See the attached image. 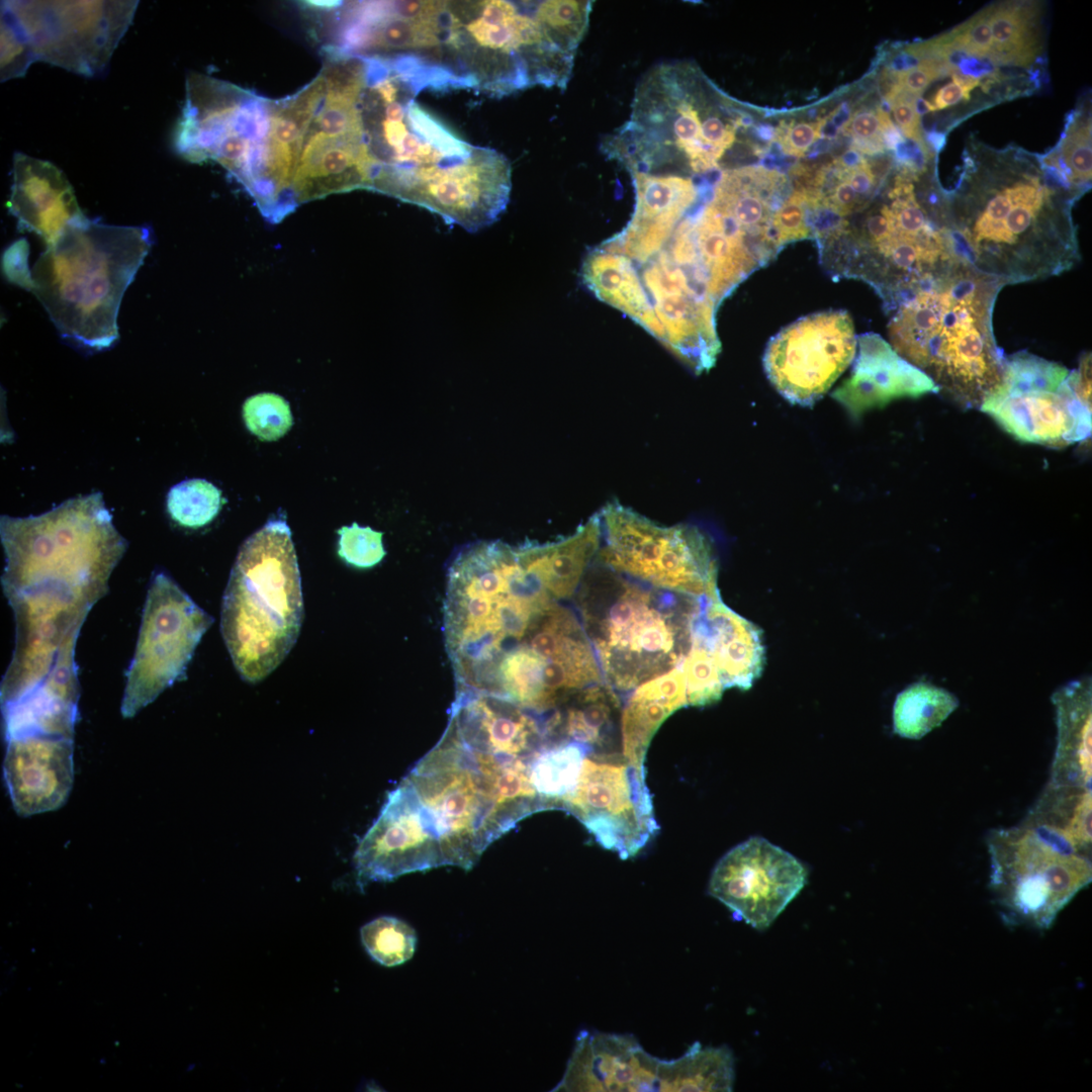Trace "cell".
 <instances>
[{
	"label": "cell",
	"instance_id": "10",
	"mask_svg": "<svg viewBox=\"0 0 1092 1092\" xmlns=\"http://www.w3.org/2000/svg\"><path fill=\"white\" fill-rule=\"evenodd\" d=\"M604 681L574 609L554 600L462 690L545 717L575 691Z\"/></svg>",
	"mask_w": 1092,
	"mask_h": 1092
},
{
	"label": "cell",
	"instance_id": "35",
	"mask_svg": "<svg viewBox=\"0 0 1092 1092\" xmlns=\"http://www.w3.org/2000/svg\"><path fill=\"white\" fill-rule=\"evenodd\" d=\"M580 274L583 285L595 296L628 315L662 343L663 329L631 259L602 245L585 256Z\"/></svg>",
	"mask_w": 1092,
	"mask_h": 1092
},
{
	"label": "cell",
	"instance_id": "48",
	"mask_svg": "<svg viewBox=\"0 0 1092 1092\" xmlns=\"http://www.w3.org/2000/svg\"><path fill=\"white\" fill-rule=\"evenodd\" d=\"M772 231L777 245L782 250L795 241L811 238L808 206L805 191L796 187L772 216Z\"/></svg>",
	"mask_w": 1092,
	"mask_h": 1092
},
{
	"label": "cell",
	"instance_id": "33",
	"mask_svg": "<svg viewBox=\"0 0 1092 1092\" xmlns=\"http://www.w3.org/2000/svg\"><path fill=\"white\" fill-rule=\"evenodd\" d=\"M1057 747L1050 784L1091 790V679L1074 680L1052 697Z\"/></svg>",
	"mask_w": 1092,
	"mask_h": 1092
},
{
	"label": "cell",
	"instance_id": "45",
	"mask_svg": "<svg viewBox=\"0 0 1092 1092\" xmlns=\"http://www.w3.org/2000/svg\"><path fill=\"white\" fill-rule=\"evenodd\" d=\"M1 81L22 77L35 62L31 46L13 12L1 2Z\"/></svg>",
	"mask_w": 1092,
	"mask_h": 1092
},
{
	"label": "cell",
	"instance_id": "8",
	"mask_svg": "<svg viewBox=\"0 0 1092 1092\" xmlns=\"http://www.w3.org/2000/svg\"><path fill=\"white\" fill-rule=\"evenodd\" d=\"M3 589L61 582L103 598L127 548L101 492L65 500L38 516L0 519Z\"/></svg>",
	"mask_w": 1092,
	"mask_h": 1092
},
{
	"label": "cell",
	"instance_id": "47",
	"mask_svg": "<svg viewBox=\"0 0 1092 1092\" xmlns=\"http://www.w3.org/2000/svg\"><path fill=\"white\" fill-rule=\"evenodd\" d=\"M992 47L989 10L979 12L935 43L941 56L953 52L965 53L979 59H990Z\"/></svg>",
	"mask_w": 1092,
	"mask_h": 1092
},
{
	"label": "cell",
	"instance_id": "24",
	"mask_svg": "<svg viewBox=\"0 0 1092 1092\" xmlns=\"http://www.w3.org/2000/svg\"><path fill=\"white\" fill-rule=\"evenodd\" d=\"M5 783L22 817L62 807L73 787V739L27 736L6 740Z\"/></svg>",
	"mask_w": 1092,
	"mask_h": 1092
},
{
	"label": "cell",
	"instance_id": "12",
	"mask_svg": "<svg viewBox=\"0 0 1092 1092\" xmlns=\"http://www.w3.org/2000/svg\"><path fill=\"white\" fill-rule=\"evenodd\" d=\"M990 883L1006 924L1049 928L1092 879L1091 855L1021 823L987 836Z\"/></svg>",
	"mask_w": 1092,
	"mask_h": 1092
},
{
	"label": "cell",
	"instance_id": "3",
	"mask_svg": "<svg viewBox=\"0 0 1092 1092\" xmlns=\"http://www.w3.org/2000/svg\"><path fill=\"white\" fill-rule=\"evenodd\" d=\"M718 593L653 587L595 559L573 601L603 679L620 695L682 663L696 620L706 600Z\"/></svg>",
	"mask_w": 1092,
	"mask_h": 1092
},
{
	"label": "cell",
	"instance_id": "32",
	"mask_svg": "<svg viewBox=\"0 0 1092 1092\" xmlns=\"http://www.w3.org/2000/svg\"><path fill=\"white\" fill-rule=\"evenodd\" d=\"M372 160L353 140H305L292 182L296 203L336 192L371 188Z\"/></svg>",
	"mask_w": 1092,
	"mask_h": 1092
},
{
	"label": "cell",
	"instance_id": "7",
	"mask_svg": "<svg viewBox=\"0 0 1092 1092\" xmlns=\"http://www.w3.org/2000/svg\"><path fill=\"white\" fill-rule=\"evenodd\" d=\"M404 779L436 822L447 866L470 870L523 820L520 792L505 758L468 748L448 725Z\"/></svg>",
	"mask_w": 1092,
	"mask_h": 1092
},
{
	"label": "cell",
	"instance_id": "15",
	"mask_svg": "<svg viewBox=\"0 0 1092 1092\" xmlns=\"http://www.w3.org/2000/svg\"><path fill=\"white\" fill-rule=\"evenodd\" d=\"M213 619L166 573L153 574L121 714L133 717L180 679Z\"/></svg>",
	"mask_w": 1092,
	"mask_h": 1092
},
{
	"label": "cell",
	"instance_id": "51",
	"mask_svg": "<svg viewBox=\"0 0 1092 1092\" xmlns=\"http://www.w3.org/2000/svg\"><path fill=\"white\" fill-rule=\"evenodd\" d=\"M886 99L890 102L894 119L904 135L925 150L926 146L920 129V114L917 110L918 97L892 87L886 93Z\"/></svg>",
	"mask_w": 1092,
	"mask_h": 1092
},
{
	"label": "cell",
	"instance_id": "4",
	"mask_svg": "<svg viewBox=\"0 0 1092 1092\" xmlns=\"http://www.w3.org/2000/svg\"><path fill=\"white\" fill-rule=\"evenodd\" d=\"M152 244L149 226L86 217L47 247L31 271L32 293L63 338L95 351L117 341L121 299Z\"/></svg>",
	"mask_w": 1092,
	"mask_h": 1092
},
{
	"label": "cell",
	"instance_id": "49",
	"mask_svg": "<svg viewBox=\"0 0 1092 1092\" xmlns=\"http://www.w3.org/2000/svg\"><path fill=\"white\" fill-rule=\"evenodd\" d=\"M893 125L889 114L881 109H858L844 124V130L854 142V149L870 155L883 153L884 133Z\"/></svg>",
	"mask_w": 1092,
	"mask_h": 1092
},
{
	"label": "cell",
	"instance_id": "41",
	"mask_svg": "<svg viewBox=\"0 0 1092 1092\" xmlns=\"http://www.w3.org/2000/svg\"><path fill=\"white\" fill-rule=\"evenodd\" d=\"M362 944L376 963L396 967L411 960L416 951V930L405 921L393 916H380L360 929Z\"/></svg>",
	"mask_w": 1092,
	"mask_h": 1092
},
{
	"label": "cell",
	"instance_id": "14",
	"mask_svg": "<svg viewBox=\"0 0 1092 1092\" xmlns=\"http://www.w3.org/2000/svg\"><path fill=\"white\" fill-rule=\"evenodd\" d=\"M980 411L1025 443L1061 449L1091 435V398L1076 370L1026 351L1005 357L1002 381Z\"/></svg>",
	"mask_w": 1092,
	"mask_h": 1092
},
{
	"label": "cell",
	"instance_id": "52",
	"mask_svg": "<svg viewBox=\"0 0 1092 1092\" xmlns=\"http://www.w3.org/2000/svg\"><path fill=\"white\" fill-rule=\"evenodd\" d=\"M824 120L793 122L779 133L782 150L791 156L802 157L819 140Z\"/></svg>",
	"mask_w": 1092,
	"mask_h": 1092
},
{
	"label": "cell",
	"instance_id": "23",
	"mask_svg": "<svg viewBox=\"0 0 1092 1092\" xmlns=\"http://www.w3.org/2000/svg\"><path fill=\"white\" fill-rule=\"evenodd\" d=\"M643 283L664 332L662 344L695 373L711 369L721 350L716 304L665 251L646 263Z\"/></svg>",
	"mask_w": 1092,
	"mask_h": 1092
},
{
	"label": "cell",
	"instance_id": "54",
	"mask_svg": "<svg viewBox=\"0 0 1092 1092\" xmlns=\"http://www.w3.org/2000/svg\"><path fill=\"white\" fill-rule=\"evenodd\" d=\"M951 78L952 82L939 88L933 96V100L930 103L934 110L945 109L959 103L961 100H968L971 91L980 85V80L978 78L970 75H963L960 72H953Z\"/></svg>",
	"mask_w": 1092,
	"mask_h": 1092
},
{
	"label": "cell",
	"instance_id": "16",
	"mask_svg": "<svg viewBox=\"0 0 1092 1092\" xmlns=\"http://www.w3.org/2000/svg\"><path fill=\"white\" fill-rule=\"evenodd\" d=\"M21 24L35 61L92 77L107 66L139 1H4Z\"/></svg>",
	"mask_w": 1092,
	"mask_h": 1092
},
{
	"label": "cell",
	"instance_id": "38",
	"mask_svg": "<svg viewBox=\"0 0 1092 1092\" xmlns=\"http://www.w3.org/2000/svg\"><path fill=\"white\" fill-rule=\"evenodd\" d=\"M1036 14L1029 4L1005 3L989 9L992 62L1026 66L1034 59L1039 51Z\"/></svg>",
	"mask_w": 1092,
	"mask_h": 1092
},
{
	"label": "cell",
	"instance_id": "2",
	"mask_svg": "<svg viewBox=\"0 0 1092 1092\" xmlns=\"http://www.w3.org/2000/svg\"><path fill=\"white\" fill-rule=\"evenodd\" d=\"M1002 287L954 260L892 310V348L963 408L980 410L1002 381L1005 356L992 327Z\"/></svg>",
	"mask_w": 1092,
	"mask_h": 1092
},
{
	"label": "cell",
	"instance_id": "43",
	"mask_svg": "<svg viewBox=\"0 0 1092 1092\" xmlns=\"http://www.w3.org/2000/svg\"><path fill=\"white\" fill-rule=\"evenodd\" d=\"M221 506V491L205 479L181 481L172 486L167 494L170 517L186 528L207 525L217 516Z\"/></svg>",
	"mask_w": 1092,
	"mask_h": 1092
},
{
	"label": "cell",
	"instance_id": "28",
	"mask_svg": "<svg viewBox=\"0 0 1092 1092\" xmlns=\"http://www.w3.org/2000/svg\"><path fill=\"white\" fill-rule=\"evenodd\" d=\"M12 175L8 208L19 228L36 234L47 247L86 218L70 182L54 164L16 152Z\"/></svg>",
	"mask_w": 1092,
	"mask_h": 1092
},
{
	"label": "cell",
	"instance_id": "1",
	"mask_svg": "<svg viewBox=\"0 0 1092 1092\" xmlns=\"http://www.w3.org/2000/svg\"><path fill=\"white\" fill-rule=\"evenodd\" d=\"M1041 161L1023 151L976 148L937 221L954 257L1004 286L1045 279L1080 260L1073 201Z\"/></svg>",
	"mask_w": 1092,
	"mask_h": 1092
},
{
	"label": "cell",
	"instance_id": "6",
	"mask_svg": "<svg viewBox=\"0 0 1092 1092\" xmlns=\"http://www.w3.org/2000/svg\"><path fill=\"white\" fill-rule=\"evenodd\" d=\"M536 5V4H535ZM527 2L445 1L440 65L455 85L511 93L564 88L574 54L553 44Z\"/></svg>",
	"mask_w": 1092,
	"mask_h": 1092
},
{
	"label": "cell",
	"instance_id": "11",
	"mask_svg": "<svg viewBox=\"0 0 1092 1092\" xmlns=\"http://www.w3.org/2000/svg\"><path fill=\"white\" fill-rule=\"evenodd\" d=\"M816 242L826 271L834 278L871 285L887 312L956 259L941 228L924 232L906 228L889 198L870 208L859 223L841 220Z\"/></svg>",
	"mask_w": 1092,
	"mask_h": 1092
},
{
	"label": "cell",
	"instance_id": "13",
	"mask_svg": "<svg viewBox=\"0 0 1092 1092\" xmlns=\"http://www.w3.org/2000/svg\"><path fill=\"white\" fill-rule=\"evenodd\" d=\"M596 559L641 583L692 595L718 593V566L707 536L696 526L655 524L617 502L599 513Z\"/></svg>",
	"mask_w": 1092,
	"mask_h": 1092
},
{
	"label": "cell",
	"instance_id": "39",
	"mask_svg": "<svg viewBox=\"0 0 1092 1092\" xmlns=\"http://www.w3.org/2000/svg\"><path fill=\"white\" fill-rule=\"evenodd\" d=\"M959 706L957 697L928 682H915L896 698L893 726L898 735L920 739L938 727Z\"/></svg>",
	"mask_w": 1092,
	"mask_h": 1092
},
{
	"label": "cell",
	"instance_id": "9",
	"mask_svg": "<svg viewBox=\"0 0 1092 1092\" xmlns=\"http://www.w3.org/2000/svg\"><path fill=\"white\" fill-rule=\"evenodd\" d=\"M278 103L192 73L174 133L181 156L191 162L219 163L251 193L264 215L275 207L279 193L272 142Z\"/></svg>",
	"mask_w": 1092,
	"mask_h": 1092
},
{
	"label": "cell",
	"instance_id": "37",
	"mask_svg": "<svg viewBox=\"0 0 1092 1092\" xmlns=\"http://www.w3.org/2000/svg\"><path fill=\"white\" fill-rule=\"evenodd\" d=\"M587 747L572 741L543 745L528 761L531 782L544 810L560 809L574 791Z\"/></svg>",
	"mask_w": 1092,
	"mask_h": 1092
},
{
	"label": "cell",
	"instance_id": "22",
	"mask_svg": "<svg viewBox=\"0 0 1092 1092\" xmlns=\"http://www.w3.org/2000/svg\"><path fill=\"white\" fill-rule=\"evenodd\" d=\"M679 1057H654L632 1034L582 1030L553 1091L679 1092Z\"/></svg>",
	"mask_w": 1092,
	"mask_h": 1092
},
{
	"label": "cell",
	"instance_id": "27",
	"mask_svg": "<svg viewBox=\"0 0 1092 1092\" xmlns=\"http://www.w3.org/2000/svg\"><path fill=\"white\" fill-rule=\"evenodd\" d=\"M787 179L762 167L724 171L710 203L728 225L767 264L781 251L775 240L772 216L788 196Z\"/></svg>",
	"mask_w": 1092,
	"mask_h": 1092
},
{
	"label": "cell",
	"instance_id": "30",
	"mask_svg": "<svg viewBox=\"0 0 1092 1092\" xmlns=\"http://www.w3.org/2000/svg\"><path fill=\"white\" fill-rule=\"evenodd\" d=\"M75 648H66L38 684L1 707L5 740L27 736L73 739L80 692Z\"/></svg>",
	"mask_w": 1092,
	"mask_h": 1092
},
{
	"label": "cell",
	"instance_id": "19",
	"mask_svg": "<svg viewBox=\"0 0 1092 1092\" xmlns=\"http://www.w3.org/2000/svg\"><path fill=\"white\" fill-rule=\"evenodd\" d=\"M807 872L791 853L761 837L734 846L716 863L708 893L736 920L764 930L804 888Z\"/></svg>",
	"mask_w": 1092,
	"mask_h": 1092
},
{
	"label": "cell",
	"instance_id": "21",
	"mask_svg": "<svg viewBox=\"0 0 1092 1092\" xmlns=\"http://www.w3.org/2000/svg\"><path fill=\"white\" fill-rule=\"evenodd\" d=\"M511 187L507 158L494 150L473 147L416 185L404 201L435 212L447 223L475 232L505 211Z\"/></svg>",
	"mask_w": 1092,
	"mask_h": 1092
},
{
	"label": "cell",
	"instance_id": "18",
	"mask_svg": "<svg viewBox=\"0 0 1092 1092\" xmlns=\"http://www.w3.org/2000/svg\"><path fill=\"white\" fill-rule=\"evenodd\" d=\"M856 343L853 322L845 310L812 313L769 340L763 368L784 398L812 405L851 364Z\"/></svg>",
	"mask_w": 1092,
	"mask_h": 1092
},
{
	"label": "cell",
	"instance_id": "50",
	"mask_svg": "<svg viewBox=\"0 0 1092 1092\" xmlns=\"http://www.w3.org/2000/svg\"><path fill=\"white\" fill-rule=\"evenodd\" d=\"M943 71L951 72V68L947 64L943 65L941 61L922 59L915 66L897 72L892 87L919 97Z\"/></svg>",
	"mask_w": 1092,
	"mask_h": 1092
},
{
	"label": "cell",
	"instance_id": "46",
	"mask_svg": "<svg viewBox=\"0 0 1092 1092\" xmlns=\"http://www.w3.org/2000/svg\"><path fill=\"white\" fill-rule=\"evenodd\" d=\"M338 555L349 565L357 568H371L384 558L386 551L382 543V533L357 523L338 530Z\"/></svg>",
	"mask_w": 1092,
	"mask_h": 1092
},
{
	"label": "cell",
	"instance_id": "17",
	"mask_svg": "<svg viewBox=\"0 0 1092 1092\" xmlns=\"http://www.w3.org/2000/svg\"><path fill=\"white\" fill-rule=\"evenodd\" d=\"M646 771L626 761L584 758L572 794L560 810L577 818L606 849L627 859L659 829Z\"/></svg>",
	"mask_w": 1092,
	"mask_h": 1092
},
{
	"label": "cell",
	"instance_id": "40",
	"mask_svg": "<svg viewBox=\"0 0 1092 1092\" xmlns=\"http://www.w3.org/2000/svg\"><path fill=\"white\" fill-rule=\"evenodd\" d=\"M1042 165L1054 172L1069 188L1081 194L1091 181V119L1076 116L1060 145Z\"/></svg>",
	"mask_w": 1092,
	"mask_h": 1092
},
{
	"label": "cell",
	"instance_id": "34",
	"mask_svg": "<svg viewBox=\"0 0 1092 1092\" xmlns=\"http://www.w3.org/2000/svg\"><path fill=\"white\" fill-rule=\"evenodd\" d=\"M685 706H688L686 681L679 666L633 690L621 716L625 761L645 770L646 753L655 732L666 718Z\"/></svg>",
	"mask_w": 1092,
	"mask_h": 1092
},
{
	"label": "cell",
	"instance_id": "42",
	"mask_svg": "<svg viewBox=\"0 0 1092 1092\" xmlns=\"http://www.w3.org/2000/svg\"><path fill=\"white\" fill-rule=\"evenodd\" d=\"M590 10L589 1L547 0L535 5V18L553 44L574 54L587 30Z\"/></svg>",
	"mask_w": 1092,
	"mask_h": 1092
},
{
	"label": "cell",
	"instance_id": "5",
	"mask_svg": "<svg viewBox=\"0 0 1092 1092\" xmlns=\"http://www.w3.org/2000/svg\"><path fill=\"white\" fill-rule=\"evenodd\" d=\"M302 616L290 528L284 519L270 520L242 544L222 599L221 634L244 680L258 682L283 661Z\"/></svg>",
	"mask_w": 1092,
	"mask_h": 1092
},
{
	"label": "cell",
	"instance_id": "53",
	"mask_svg": "<svg viewBox=\"0 0 1092 1092\" xmlns=\"http://www.w3.org/2000/svg\"><path fill=\"white\" fill-rule=\"evenodd\" d=\"M29 247L25 239H19L8 247L2 256V270L10 282L29 290H33L32 272L28 266Z\"/></svg>",
	"mask_w": 1092,
	"mask_h": 1092
},
{
	"label": "cell",
	"instance_id": "29",
	"mask_svg": "<svg viewBox=\"0 0 1092 1092\" xmlns=\"http://www.w3.org/2000/svg\"><path fill=\"white\" fill-rule=\"evenodd\" d=\"M622 702L605 681L579 689L543 718L544 744L572 741L589 757L625 761L621 743Z\"/></svg>",
	"mask_w": 1092,
	"mask_h": 1092
},
{
	"label": "cell",
	"instance_id": "36",
	"mask_svg": "<svg viewBox=\"0 0 1092 1092\" xmlns=\"http://www.w3.org/2000/svg\"><path fill=\"white\" fill-rule=\"evenodd\" d=\"M1091 790L1050 784L1022 821L1091 854Z\"/></svg>",
	"mask_w": 1092,
	"mask_h": 1092
},
{
	"label": "cell",
	"instance_id": "31",
	"mask_svg": "<svg viewBox=\"0 0 1092 1092\" xmlns=\"http://www.w3.org/2000/svg\"><path fill=\"white\" fill-rule=\"evenodd\" d=\"M858 354L850 377L834 392L855 411L885 404L896 397L938 393L933 381L903 359L880 335L857 339Z\"/></svg>",
	"mask_w": 1092,
	"mask_h": 1092
},
{
	"label": "cell",
	"instance_id": "20",
	"mask_svg": "<svg viewBox=\"0 0 1092 1092\" xmlns=\"http://www.w3.org/2000/svg\"><path fill=\"white\" fill-rule=\"evenodd\" d=\"M353 859L361 888L447 866L436 822L404 778L387 794Z\"/></svg>",
	"mask_w": 1092,
	"mask_h": 1092
},
{
	"label": "cell",
	"instance_id": "25",
	"mask_svg": "<svg viewBox=\"0 0 1092 1092\" xmlns=\"http://www.w3.org/2000/svg\"><path fill=\"white\" fill-rule=\"evenodd\" d=\"M448 726L468 748L529 760L544 744L543 718L497 698L456 692Z\"/></svg>",
	"mask_w": 1092,
	"mask_h": 1092
},
{
	"label": "cell",
	"instance_id": "26",
	"mask_svg": "<svg viewBox=\"0 0 1092 1092\" xmlns=\"http://www.w3.org/2000/svg\"><path fill=\"white\" fill-rule=\"evenodd\" d=\"M636 204L628 225L603 245L631 260L646 263L670 240L679 221L695 204L698 189L680 175L631 172Z\"/></svg>",
	"mask_w": 1092,
	"mask_h": 1092
},
{
	"label": "cell",
	"instance_id": "44",
	"mask_svg": "<svg viewBox=\"0 0 1092 1092\" xmlns=\"http://www.w3.org/2000/svg\"><path fill=\"white\" fill-rule=\"evenodd\" d=\"M248 430L262 441H275L293 424L288 401L279 394L263 392L250 396L243 405Z\"/></svg>",
	"mask_w": 1092,
	"mask_h": 1092
}]
</instances>
